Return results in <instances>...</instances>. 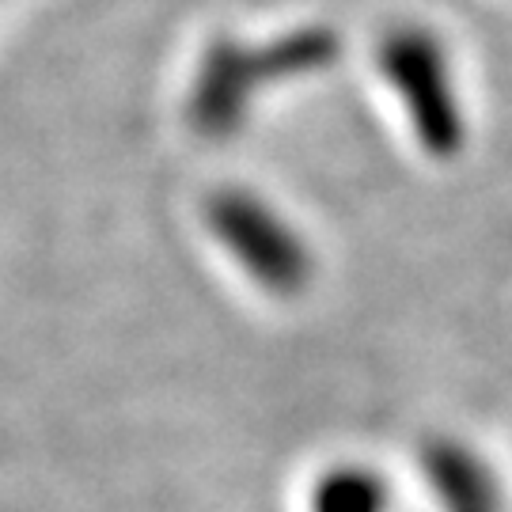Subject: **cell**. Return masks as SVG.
I'll return each mask as SVG.
<instances>
[{
	"mask_svg": "<svg viewBox=\"0 0 512 512\" xmlns=\"http://www.w3.org/2000/svg\"><path fill=\"white\" fill-rule=\"evenodd\" d=\"M376 61L387 88L399 95L418 145L437 160H452L467 141V118L459 107L452 61L440 38L414 23L391 27L380 38Z\"/></svg>",
	"mask_w": 512,
	"mask_h": 512,
	"instance_id": "2",
	"label": "cell"
},
{
	"mask_svg": "<svg viewBox=\"0 0 512 512\" xmlns=\"http://www.w3.org/2000/svg\"><path fill=\"white\" fill-rule=\"evenodd\" d=\"M315 512H384V486L376 475L346 467L319 486Z\"/></svg>",
	"mask_w": 512,
	"mask_h": 512,
	"instance_id": "4",
	"label": "cell"
},
{
	"mask_svg": "<svg viewBox=\"0 0 512 512\" xmlns=\"http://www.w3.org/2000/svg\"><path fill=\"white\" fill-rule=\"evenodd\" d=\"M342 54L338 35L315 23L277 35L262 46H247L236 38H217L205 50L190 88V126L209 141H228L255 107V99L274 84L308 80L330 69Z\"/></svg>",
	"mask_w": 512,
	"mask_h": 512,
	"instance_id": "1",
	"label": "cell"
},
{
	"mask_svg": "<svg viewBox=\"0 0 512 512\" xmlns=\"http://www.w3.org/2000/svg\"><path fill=\"white\" fill-rule=\"evenodd\" d=\"M213 236L232 251L239 266L270 293H300L311 274V258L293 224L277 217L258 194L220 190L205 209Z\"/></svg>",
	"mask_w": 512,
	"mask_h": 512,
	"instance_id": "3",
	"label": "cell"
}]
</instances>
